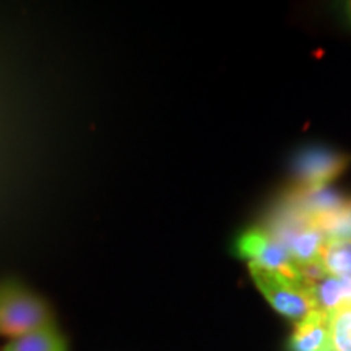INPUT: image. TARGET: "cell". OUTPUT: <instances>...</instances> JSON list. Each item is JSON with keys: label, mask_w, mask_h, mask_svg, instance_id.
<instances>
[{"label": "cell", "mask_w": 351, "mask_h": 351, "mask_svg": "<svg viewBox=\"0 0 351 351\" xmlns=\"http://www.w3.org/2000/svg\"><path fill=\"white\" fill-rule=\"evenodd\" d=\"M234 254L251 265L276 271L300 282L298 262L267 228H251L236 239Z\"/></svg>", "instance_id": "cell-4"}, {"label": "cell", "mask_w": 351, "mask_h": 351, "mask_svg": "<svg viewBox=\"0 0 351 351\" xmlns=\"http://www.w3.org/2000/svg\"><path fill=\"white\" fill-rule=\"evenodd\" d=\"M288 351H332L328 313L315 309L296 322L288 340Z\"/></svg>", "instance_id": "cell-5"}, {"label": "cell", "mask_w": 351, "mask_h": 351, "mask_svg": "<svg viewBox=\"0 0 351 351\" xmlns=\"http://www.w3.org/2000/svg\"><path fill=\"white\" fill-rule=\"evenodd\" d=\"M317 261L328 276L351 280V239L327 238Z\"/></svg>", "instance_id": "cell-7"}, {"label": "cell", "mask_w": 351, "mask_h": 351, "mask_svg": "<svg viewBox=\"0 0 351 351\" xmlns=\"http://www.w3.org/2000/svg\"><path fill=\"white\" fill-rule=\"evenodd\" d=\"M314 225L327 238L351 239V197H348L345 204L340 208H337L335 212L315 219Z\"/></svg>", "instance_id": "cell-9"}, {"label": "cell", "mask_w": 351, "mask_h": 351, "mask_svg": "<svg viewBox=\"0 0 351 351\" xmlns=\"http://www.w3.org/2000/svg\"><path fill=\"white\" fill-rule=\"evenodd\" d=\"M56 326L49 304L19 280L0 282V337L20 339Z\"/></svg>", "instance_id": "cell-1"}, {"label": "cell", "mask_w": 351, "mask_h": 351, "mask_svg": "<svg viewBox=\"0 0 351 351\" xmlns=\"http://www.w3.org/2000/svg\"><path fill=\"white\" fill-rule=\"evenodd\" d=\"M317 309L333 313L340 307L351 306V280L335 278L326 275L311 288Z\"/></svg>", "instance_id": "cell-6"}, {"label": "cell", "mask_w": 351, "mask_h": 351, "mask_svg": "<svg viewBox=\"0 0 351 351\" xmlns=\"http://www.w3.org/2000/svg\"><path fill=\"white\" fill-rule=\"evenodd\" d=\"M351 156L327 145H307L293 160V176L301 191H319L348 169Z\"/></svg>", "instance_id": "cell-3"}, {"label": "cell", "mask_w": 351, "mask_h": 351, "mask_svg": "<svg viewBox=\"0 0 351 351\" xmlns=\"http://www.w3.org/2000/svg\"><path fill=\"white\" fill-rule=\"evenodd\" d=\"M346 10H348V15H350V19H351V2L346 3Z\"/></svg>", "instance_id": "cell-11"}, {"label": "cell", "mask_w": 351, "mask_h": 351, "mask_svg": "<svg viewBox=\"0 0 351 351\" xmlns=\"http://www.w3.org/2000/svg\"><path fill=\"white\" fill-rule=\"evenodd\" d=\"M247 267L258 291L283 317L296 324L317 309L313 291L306 285L276 271L251 265V263Z\"/></svg>", "instance_id": "cell-2"}, {"label": "cell", "mask_w": 351, "mask_h": 351, "mask_svg": "<svg viewBox=\"0 0 351 351\" xmlns=\"http://www.w3.org/2000/svg\"><path fill=\"white\" fill-rule=\"evenodd\" d=\"M328 315L332 351H351V306L340 307Z\"/></svg>", "instance_id": "cell-10"}, {"label": "cell", "mask_w": 351, "mask_h": 351, "mask_svg": "<svg viewBox=\"0 0 351 351\" xmlns=\"http://www.w3.org/2000/svg\"><path fill=\"white\" fill-rule=\"evenodd\" d=\"M2 351H69L67 340L56 326L8 340Z\"/></svg>", "instance_id": "cell-8"}]
</instances>
